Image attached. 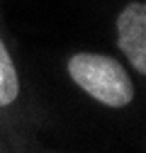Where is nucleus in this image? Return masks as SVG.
<instances>
[{"mask_svg":"<svg viewBox=\"0 0 146 153\" xmlns=\"http://www.w3.org/2000/svg\"><path fill=\"white\" fill-rule=\"evenodd\" d=\"M68 75L80 90L105 107L122 109L134 100V83L124 66L105 53H73L68 59Z\"/></svg>","mask_w":146,"mask_h":153,"instance_id":"obj_1","label":"nucleus"},{"mask_svg":"<svg viewBox=\"0 0 146 153\" xmlns=\"http://www.w3.org/2000/svg\"><path fill=\"white\" fill-rule=\"evenodd\" d=\"M117 46L141 75H146V0H134L117 15Z\"/></svg>","mask_w":146,"mask_h":153,"instance_id":"obj_2","label":"nucleus"},{"mask_svg":"<svg viewBox=\"0 0 146 153\" xmlns=\"http://www.w3.org/2000/svg\"><path fill=\"white\" fill-rule=\"evenodd\" d=\"M20 95V78L12 63V56L5 46V42L0 39V107H7L17 100Z\"/></svg>","mask_w":146,"mask_h":153,"instance_id":"obj_3","label":"nucleus"}]
</instances>
